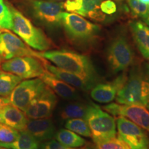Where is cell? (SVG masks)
I'll list each match as a JSON object with an SVG mask.
<instances>
[{
  "instance_id": "6da1fadb",
  "label": "cell",
  "mask_w": 149,
  "mask_h": 149,
  "mask_svg": "<svg viewBox=\"0 0 149 149\" xmlns=\"http://www.w3.org/2000/svg\"><path fill=\"white\" fill-rule=\"evenodd\" d=\"M115 100L120 104L141 105L149 109L148 63H134L130 66L127 79Z\"/></svg>"
},
{
  "instance_id": "7a4b0ae2",
  "label": "cell",
  "mask_w": 149,
  "mask_h": 149,
  "mask_svg": "<svg viewBox=\"0 0 149 149\" xmlns=\"http://www.w3.org/2000/svg\"><path fill=\"white\" fill-rule=\"evenodd\" d=\"M42 58L50 61L61 69L100 81L99 74L88 56L68 50H55L38 53Z\"/></svg>"
},
{
  "instance_id": "3957f363",
  "label": "cell",
  "mask_w": 149,
  "mask_h": 149,
  "mask_svg": "<svg viewBox=\"0 0 149 149\" xmlns=\"http://www.w3.org/2000/svg\"><path fill=\"white\" fill-rule=\"evenodd\" d=\"M12 15V30L29 47L40 51H46L53 46L51 41L45 33L33 25L22 13L8 5Z\"/></svg>"
},
{
  "instance_id": "277c9868",
  "label": "cell",
  "mask_w": 149,
  "mask_h": 149,
  "mask_svg": "<svg viewBox=\"0 0 149 149\" xmlns=\"http://www.w3.org/2000/svg\"><path fill=\"white\" fill-rule=\"evenodd\" d=\"M61 26L68 39L77 45L84 46L95 40L100 31V26L86 19L78 14L63 12Z\"/></svg>"
},
{
  "instance_id": "5b68a950",
  "label": "cell",
  "mask_w": 149,
  "mask_h": 149,
  "mask_svg": "<svg viewBox=\"0 0 149 149\" xmlns=\"http://www.w3.org/2000/svg\"><path fill=\"white\" fill-rule=\"evenodd\" d=\"M84 120L88 123L91 132V137L95 144H97L116 136L115 119L97 104H88Z\"/></svg>"
},
{
  "instance_id": "8992f818",
  "label": "cell",
  "mask_w": 149,
  "mask_h": 149,
  "mask_svg": "<svg viewBox=\"0 0 149 149\" xmlns=\"http://www.w3.org/2000/svg\"><path fill=\"white\" fill-rule=\"evenodd\" d=\"M135 55L127 38L124 35L115 37L108 46L107 61L110 73L125 72L134 64Z\"/></svg>"
},
{
  "instance_id": "52a82bcc",
  "label": "cell",
  "mask_w": 149,
  "mask_h": 149,
  "mask_svg": "<svg viewBox=\"0 0 149 149\" xmlns=\"http://www.w3.org/2000/svg\"><path fill=\"white\" fill-rule=\"evenodd\" d=\"M45 59H41L33 56L17 57L2 62L1 68L15 74L22 79L40 77L46 72Z\"/></svg>"
},
{
  "instance_id": "ba28073f",
  "label": "cell",
  "mask_w": 149,
  "mask_h": 149,
  "mask_svg": "<svg viewBox=\"0 0 149 149\" xmlns=\"http://www.w3.org/2000/svg\"><path fill=\"white\" fill-rule=\"evenodd\" d=\"M46 87V85L40 77L22 81L9 96L10 104L24 112Z\"/></svg>"
},
{
  "instance_id": "9c48e42d",
  "label": "cell",
  "mask_w": 149,
  "mask_h": 149,
  "mask_svg": "<svg viewBox=\"0 0 149 149\" xmlns=\"http://www.w3.org/2000/svg\"><path fill=\"white\" fill-rule=\"evenodd\" d=\"M118 138L130 149H149V137L144 129L126 117L119 116L116 120Z\"/></svg>"
},
{
  "instance_id": "30bf717a",
  "label": "cell",
  "mask_w": 149,
  "mask_h": 149,
  "mask_svg": "<svg viewBox=\"0 0 149 149\" xmlns=\"http://www.w3.org/2000/svg\"><path fill=\"white\" fill-rule=\"evenodd\" d=\"M33 15L40 22L49 27L61 26V14L64 3L61 1L30 0Z\"/></svg>"
},
{
  "instance_id": "8fae6325",
  "label": "cell",
  "mask_w": 149,
  "mask_h": 149,
  "mask_svg": "<svg viewBox=\"0 0 149 149\" xmlns=\"http://www.w3.org/2000/svg\"><path fill=\"white\" fill-rule=\"evenodd\" d=\"M24 56H33L41 59H45L41 57L37 52L33 51L13 33L5 31L0 34V57L3 60Z\"/></svg>"
},
{
  "instance_id": "7c38bea8",
  "label": "cell",
  "mask_w": 149,
  "mask_h": 149,
  "mask_svg": "<svg viewBox=\"0 0 149 149\" xmlns=\"http://www.w3.org/2000/svg\"><path fill=\"white\" fill-rule=\"evenodd\" d=\"M104 111L114 116H122L149 132V109L141 105L111 103L103 107Z\"/></svg>"
},
{
  "instance_id": "4fadbf2b",
  "label": "cell",
  "mask_w": 149,
  "mask_h": 149,
  "mask_svg": "<svg viewBox=\"0 0 149 149\" xmlns=\"http://www.w3.org/2000/svg\"><path fill=\"white\" fill-rule=\"evenodd\" d=\"M57 103L56 94L46 86L44 91L30 104L24 112L29 119L50 117Z\"/></svg>"
},
{
  "instance_id": "5bb4252c",
  "label": "cell",
  "mask_w": 149,
  "mask_h": 149,
  "mask_svg": "<svg viewBox=\"0 0 149 149\" xmlns=\"http://www.w3.org/2000/svg\"><path fill=\"white\" fill-rule=\"evenodd\" d=\"M126 79L127 73L123 72L111 81L96 84L91 89V98L99 103H111L115 100L117 93L122 88Z\"/></svg>"
},
{
  "instance_id": "9a60e30c",
  "label": "cell",
  "mask_w": 149,
  "mask_h": 149,
  "mask_svg": "<svg viewBox=\"0 0 149 149\" xmlns=\"http://www.w3.org/2000/svg\"><path fill=\"white\" fill-rule=\"evenodd\" d=\"M44 66L47 71L51 72L56 77L62 80L64 82L67 83L76 89L88 91L91 90L96 84L98 83V81L89 79L88 77H82L79 74L66 71L58 67L48 64L46 61L44 62Z\"/></svg>"
},
{
  "instance_id": "2e32d148",
  "label": "cell",
  "mask_w": 149,
  "mask_h": 149,
  "mask_svg": "<svg viewBox=\"0 0 149 149\" xmlns=\"http://www.w3.org/2000/svg\"><path fill=\"white\" fill-rule=\"evenodd\" d=\"M25 130L34 136L39 141L50 140L56 133L55 124L49 117L30 119Z\"/></svg>"
},
{
  "instance_id": "e0dca14e",
  "label": "cell",
  "mask_w": 149,
  "mask_h": 149,
  "mask_svg": "<svg viewBox=\"0 0 149 149\" xmlns=\"http://www.w3.org/2000/svg\"><path fill=\"white\" fill-rule=\"evenodd\" d=\"M29 118L22 110L8 104L0 110V123L17 130H24Z\"/></svg>"
},
{
  "instance_id": "ac0fdd59",
  "label": "cell",
  "mask_w": 149,
  "mask_h": 149,
  "mask_svg": "<svg viewBox=\"0 0 149 149\" xmlns=\"http://www.w3.org/2000/svg\"><path fill=\"white\" fill-rule=\"evenodd\" d=\"M55 94L65 100H76L79 97L76 88L58 79L47 70L40 77Z\"/></svg>"
},
{
  "instance_id": "d6986e66",
  "label": "cell",
  "mask_w": 149,
  "mask_h": 149,
  "mask_svg": "<svg viewBox=\"0 0 149 149\" xmlns=\"http://www.w3.org/2000/svg\"><path fill=\"white\" fill-rule=\"evenodd\" d=\"M129 27L137 48L149 61V26L140 21H130Z\"/></svg>"
},
{
  "instance_id": "ffe728a7",
  "label": "cell",
  "mask_w": 149,
  "mask_h": 149,
  "mask_svg": "<svg viewBox=\"0 0 149 149\" xmlns=\"http://www.w3.org/2000/svg\"><path fill=\"white\" fill-rule=\"evenodd\" d=\"M40 141L27 130L19 131L15 140L10 143L0 142V146L8 149H39Z\"/></svg>"
},
{
  "instance_id": "44dd1931",
  "label": "cell",
  "mask_w": 149,
  "mask_h": 149,
  "mask_svg": "<svg viewBox=\"0 0 149 149\" xmlns=\"http://www.w3.org/2000/svg\"><path fill=\"white\" fill-rule=\"evenodd\" d=\"M55 137L60 144L70 148H81L87 144V141L78 134L64 128L56 132Z\"/></svg>"
},
{
  "instance_id": "7402d4cb",
  "label": "cell",
  "mask_w": 149,
  "mask_h": 149,
  "mask_svg": "<svg viewBox=\"0 0 149 149\" xmlns=\"http://www.w3.org/2000/svg\"><path fill=\"white\" fill-rule=\"evenodd\" d=\"M22 81V78L15 74L0 70V97H9L14 88Z\"/></svg>"
},
{
  "instance_id": "603a6c76",
  "label": "cell",
  "mask_w": 149,
  "mask_h": 149,
  "mask_svg": "<svg viewBox=\"0 0 149 149\" xmlns=\"http://www.w3.org/2000/svg\"><path fill=\"white\" fill-rule=\"evenodd\" d=\"M88 104L80 102H72L66 104L60 113L62 120L73 118H82L86 113Z\"/></svg>"
},
{
  "instance_id": "cb8c5ba5",
  "label": "cell",
  "mask_w": 149,
  "mask_h": 149,
  "mask_svg": "<svg viewBox=\"0 0 149 149\" xmlns=\"http://www.w3.org/2000/svg\"><path fill=\"white\" fill-rule=\"evenodd\" d=\"M65 127L79 135L86 137H91V132L88 123L84 119L73 118L67 120L65 123Z\"/></svg>"
},
{
  "instance_id": "d4e9b609",
  "label": "cell",
  "mask_w": 149,
  "mask_h": 149,
  "mask_svg": "<svg viewBox=\"0 0 149 149\" xmlns=\"http://www.w3.org/2000/svg\"><path fill=\"white\" fill-rule=\"evenodd\" d=\"M11 26L12 15L10 8L3 0H0V28L1 29L11 30Z\"/></svg>"
},
{
  "instance_id": "484cf974",
  "label": "cell",
  "mask_w": 149,
  "mask_h": 149,
  "mask_svg": "<svg viewBox=\"0 0 149 149\" xmlns=\"http://www.w3.org/2000/svg\"><path fill=\"white\" fill-rule=\"evenodd\" d=\"M127 1L133 13L145 21L148 15L149 6L140 2L138 0H127Z\"/></svg>"
},
{
  "instance_id": "4316f807",
  "label": "cell",
  "mask_w": 149,
  "mask_h": 149,
  "mask_svg": "<svg viewBox=\"0 0 149 149\" xmlns=\"http://www.w3.org/2000/svg\"><path fill=\"white\" fill-rule=\"evenodd\" d=\"M18 135L17 130L0 123V142L10 143L15 140Z\"/></svg>"
},
{
  "instance_id": "83f0119b",
  "label": "cell",
  "mask_w": 149,
  "mask_h": 149,
  "mask_svg": "<svg viewBox=\"0 0 149 149\" xmlns=\"http://www.w3.org/2000/svg\"><path fill=\"white\" fill-rule=\"evenodd\" d=\"M96 145V149H130L129 146L124 141L116 137H113Z\"/></svg>"
},
{
  "instance_id": "f1b7e54d",
  "label": "cell",
  "mask_w": 149,
  "mask_h": 149,
  "mask_svg": "<svg viewBox=\"0 0 149 149\" xmlns=\"http://www.w3.org/2000/svg\"><path fill=\"white\" fill-rule=\"evenodd\" d=\"M82 8L77 13L81 16L87 17L94 11L100 10V5L104 0H82Z\"/></svg>"
},
{
  "instance_id": "f546056e",
  "label": "cell",
  "mask_w": 149,
  "mask_h": 149,
  "mask_svg": "<svg viewBox=\"0 0 149 149\" xmlns=\"http://www.w3.org/2000/svg\"><path fill=\"white\" fill-rule=\"evenodd\" d=\"M40 149H88L86 147L81 148H70L64 145L60 144L59 141L54 139H50L46 142L43 143L42 146L40 147Z\"/></svg>"
},
{
  "instance_id": "4dcf8cb0",
  "label": "cell",
  "mask_w": 149,
  "mask_h": 149,
  "mask_svg": "<svg viewBox=\"0 0 149 149\" xmlns=\"http://www.w3.org/2000/svg\"><path fill=\"white\" fill-rule=\"evenodd\" d=\"M100 9L104 14L113 15L117 12V5L113 0H104L100 3Z\"/></svg>"
},
{
  "instance_id": "1f68e13d",
  "label": "cell",
  "mask_w": 149,
  "mask_h": 149,
  "mask_svg": "<svg viewBox=\"0 0 149 149\" xmlns=\"http://www.w3.org/2000/svg\"><path fill=\"white\" fill-rule=\"evenodd\" d=\"M82 0H66L64 3V8L68 12H73L77 13L82 8Z\"/></svg>"
},
{
  "instance_id": "d6a6232c",
  "label": "cell",
  "mask_w": 149,
  "mask_h": 149,
  "mask_svg": "<svg viewBox=\"0 0 149 149\" xmlns=\"http://www.w3.org/2000/svg\"><path fill=\"white\" fill-rule=\"evenodd\" d=\"M8 104H10L8 97H0V110Z\"/></svg>"
},
{
  "instance_id": "836d02e7",
  "label": "cell",
  "mask_w": 149,
  "mask_h": 149,
  "mask_svg": "<svg viewBox=\"0 0 149 149\" xmlns=\"http://www.w3.org/2000/svg\"><path fill=\"white\" fill-rule=\"evenodd\" d=\"M138 1H139L141 3H144V4L149 6V0H138Z\"/></svg>"
},
{
  "instance_id": "e575fe53",
  "label": "cell",
  "mask_w": 149,
  "mask_h": 149,
  "mask_svg": "<svg viewBox=\"0 0 149 149\" xmlns=\"http://www.w3.org/2000/svg\"><path fill=\"white\" fill-rule=\"evenodd\" d=\"M145 22H146L147 26H149V12H148V17H147L146 19L145 20Z\"/></svg>"
},
{
  "instance_id": "d590c367",
  "label": "cell",
  "mask_w": 149,
  "mask_h": 149,
  "mask_svg": "<svg viewBox=\"0 0 149 149\" xmlns=\"http://www.w3.org/2000/svg\"><path fill=\"white\" fill-rule=\"evenodd\" d=\"M2 61H3L2 58H1V57H0V68H1V64H2Z\"/></svg>"
},
{
  "instance_id": "8d00e7d4",
  "label": "cell",
  "mask_w": 149,
  "mask_h": 149,
  "mask_svg": "<svg viewBox=\"0 0 149 149\" xmlns=\"http://www.w3.org/2000/svg\"><path fill=\"white\" fill-rule=\"evenodd\" d=\"M50 1H64L66 0H50Z\"/></svg>"
},
{
  "instance_id": "74e56055",
  "label": "cell",
  "mask_w": 149,
  "mask_h": 149,
  "mask_svg": "<svg viewBox=\"0 0 149 149\" xmlns=\"http://www.w3.org/2000/svg\"><path fill=\"white\" fill-rule=\"evenodd\" d=\"M0 149H8V148H4V147H1V146H0Z\"/></svg>"
},
{
  "instance_id": "f35d334b",
  "label": "cell",
  "mask_w": 149,
  "mask_h": 149,
  "mask_svg": "<svg viewBox=\"0 0 149 149\" xmlns=\"http://www.w3.org/2000/svg\"><path fill=\"white\" fill-rule=\"evenodd\" d=\"M1 33H2V31H1V30H0V34H1Z\"/></svg>"
},
{
  "instance_id": "ab89813d",
  "label": "cell",
  "mask_w": 149,
  "mask_h": 149,
  "mask_svg": "<svg viewBox=\"0 0 149 149\" xmlns=\"http://www.w3.org/2000/svg\"><path fill=\"white\" fill-rule=\"evenodd\" d=\"M116 1H122V0H116Z\"/></svg>"
},
{
  "instance_id": "60d3db41",
  "label": "cell",
  "mask_w": 149,
  "mask_h": 149,
  "mask_svg": "<svg viewBox=\"0 0 149 149\" xmlns=\"http://www.w3.org/2000/svg\"><path fill=\"white\" fill-rule=\"evenodd\" d=\"M0 30H1V28H0Z\"/></svg>"
}]
</instances>
